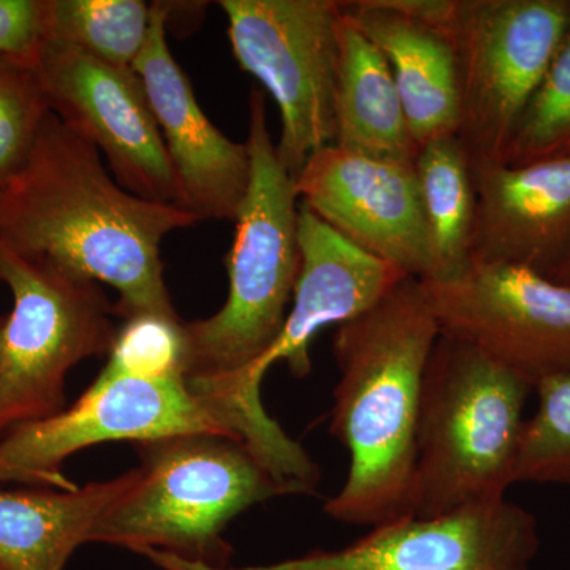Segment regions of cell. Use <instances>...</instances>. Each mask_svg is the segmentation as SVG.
Returning a JSON list of instances; mask_svg holds the SVG:
<instances>
[{"mask_svg":"<svg viewBox=\"0 0 570 570\" xmlns=\"http://www.w3.org/2000/svg\"><path fill=\"white\" fill-rule=\"evenodd\" d=\"M246 145L250 183L227 257V299L214 316L184 322V381L258 459L283 466L298 444L269 417L262 397L247 392L246 379L279 336L294 298L302 266L299 198L269 134L261 86L249 92Z\"/></svg>","mask_w":570,"mask_h":570,"instance_id":"6da1fadb","label":"cell"},{"mask_svg":"<svg viewBox=\"0 0 570 570\" xmlns=\"http://www.w3.org/2000/svg\"><path fill=\"white\" fill-rule=\"evenodd\" d=\"M200 223L178 205L145 200L105 168L99 149L48 115L20 174L0 190V243L116 288V316L178 317L160 246Z\"/></svg>","mask_w":570,"mask_h":570,"instance_id":"7a4b0ae2","label":"cell"},{"mask_svg":"<svg viewBox=\"0 0 570 570\" xmlns=\"http://www.w3.org/2000/svg\"><path fill=\"white\" fill-rule=\"evenodd\" d=\"M439 336L425 288L414 277L337 326L340 381L330 430L348 452V472L325 502L330 519L374 528L412 515L420 397Z\"/></svg>","mask_w":570,"mask_h":570,"instance_id":"3957f363","label":"cell"},{"mask_svg":"<svg viewBox=\"0 0 570 570\" xmlns=\"http://www.w3.org/2000/svg\"><path fill=\"white\" fill-rule=\"evenodd\" d=\"M135 445L140 475L105 512L89 543L227 568L228 523L253 505L296 494L236 439L181 434Z\"/></svg>","mask_w":570,"mask_h":570,"instance_id":"277c9868","label":"cell"},{"mask_svg":"<svg viewBox=\"0 0 570 570\" xmlns=\"http://www.w3.org/2000/svg\"><path fill=\"white\" fill-rule=\"evenodd\" d=\"M527 382L439 336L423 379L414 509L420 519L501 501L515 482Z\"/></svg>","mask_w":570,"mask_h":570,"instance_id":"5b68a950","label":"cell"},{"mask_svg":"<svg viewBox=\"0 0 570 570\" xmlns=\"http://www.w3.org/2000/svg\"><path fill=\"white\" fill-rule=\"evenodd\" d=\"M0 283L13 307L0 321V439L66 409L75 366L108 355L115 306L96 281L0 243Z\"/></svg>","mask_w":570,"mask_h":570,"instance_id":"8992f818","label":"cell"},{"mask_svg":"<svg viewBox=\"0 0 570 570\" xmlns=\"http://www.w3.org/2000/svg\"><path fill=\"white\" fill-rule=\"evenodd\" d=\"M238 66L261 82L281 115L277 156L296 176L314 153L335 145L340 69L336 0H223Z\"/></svg>","mask_w":570,"mask_h":570,"instance_id":"52a82bcc","label":"cell"},{"mask_svg":"<svg viewBox=\"0 0 570 570\" xmlns=\"http://www.w3.org/2000/svg\"><path fill=\"white\" fill-rule=\"evenodd\" d=\"M570 24V0H460L450 33L471 164H504L524 108Z\"/></svg>","mask_w":570,"mask_h":570,"instance_id":"ba28073f","label":"cell"},{"mask_svg":"<svg viewBox=\"0 0 570 570\" xmlns=\"http://www.w3.org/2000/svg\"><path fill=\"white\" fill-rule=\"evenodd\" d=\"M181 434L239 441L183 376L148 379L102 370L70 407L0 439V485L75 489L62 471L75 453L105 442L141 444Z\"/></svg>","mask_w":570,"mask_h":570,"instance_id":"9c48e42d","label":"cell"},{"mask_svg":"<svg viewBox=\"0 0 570 570\" xmlns=\"http://www.w3.org/2000/svg\"><path fill=\"white\" fill-rule=\"evenodd\" d=\"M420 283L442 336L482 352L532 390L570 374V285L523 266L478 262Z\"/></svg>","mask_w":570,"mask_h":570,"instance_id":"30bf717a","label":"cell"},{"mask_svg":"<svg viewBox=\"0 0 570 570\" xmlns=\"http://www.w3.org/2000/svg\"><path fill=\"white\" fill-rule=\"evenodd\" d=\"M539 546L535 517L505 498L431 519L401 517L343 549L269 564L209 568L165 553L149 561L164 570H532Z\"/></svg>","mask_w":570,"mask_h":570,"instance_id":"8fae6325","label":"cell"},{"mask_svg":"<svg viewBox=\"0 0 570 570\" xmlns=\"http://www.w3.org/2000/svg\"><path fill=\"white\" fill-rule=\"evenodd\" d=\"M36 66L52 115L104 153L119 186L145 200L178 205L170 157L134 69L51 40Z\"/></svg>","mask_w":570,"mask_h":570,"instance_id":"7c38bea8","label":"cell"},{"mask_svg":"<svg viewBox=\"0 0 570 570\" xmlns=\"http://www.w3.org/2000/svg\"><path fill=\"white\" fill-rule=\"evenodd\" d=\"M299 204L365 253L425 281L433 273L414 164L326 146L295 176Z\"/></svg>","mask_w":570,"mask_h":570,"instance_id":"4fadbf2b","label":"cell"},{"mask_svg":"<svg viewBox=\"0 0 570 570\" xmlns=\"http://www.w3.org/2000/svg\"><path fill=\"white\" fill-rule=\"evenodd\" d=\"M170 7L151 3L148 39L134 63L174 168L178 206L198 219L234 220L250 183L246 142L225 137L195 99L167 43Z\"/></svg>","mask_w":570,"mask_h":570,"instance_id":"5bb4252c","label":"cell"},{"mask_svg":"<svg viewBox=\"0 0 570 570\" xmlns=\"http://www.w3.org/2000/svg\"><path fill=\"white\" fill-rule=\"evenodd\" d=\"M298 239L302 266L294 298L279 336L247 374L253 396L262 397V381L277 362H284L292 376L306 377L311 343L322 330L362 316L407 277L337 234L303 204Z\"/></svg>","mask_w":570,"mask_h":570,"instance_id":"9a60e30c","label":"cell"},{"mask_svg":"<svg viewBox=\"0 0 570 570\" xmlns=\"http://www.w3.org/2000/svg\"><path fill=\"white\" fill-rule=\"evenodd\" d=\"M471 167L475 186L471 262L554 275L570 258V156L519 167Z\"/></svg>","mask_w":570,"mask_h":570,"instance_id":"2e32d148","label":"cell"},{"mask_svg":"<svg viewBox=\"0 0 570 570\" xmlns=\"http://www.w3.org/2000/svg\"><path fill=\"white\" fill-rule=\"evenodd\" d=\"M344 11L387 59L417 146L459 135V67L452 40L393 9L387 0L343 2Z\"/></svg>","mask_w":570,"mask_h":570,"instance_id":"e0dca14e","label":"cell"},{"mask_svg":"<svg viewBox=\"0 0 570 570\" xmlns=\"http://www.w3.org/2000/svg\"><path fill=\"white\" fill-rule=\"evenodd\" d=\"M140 475L70 490H6L0 485V570H66L71 554L91 542L94 528Z\"/></svg>","mask_w":570,"mask_h":570,"instance_id":"ac0fdd59","label":"cell"},{"mask_svg":"<svg viewBox=\"0 0 570 570\" xmlns=\"http://www.w3.org/2000/svg\"><path fill=\"white\" fill-rule=\"evenodd\" d=\"M335 119V145L340 148L392 163H415L419 146L409 129L387 59L356 28L344 6Z\"/></svg>","mask_w":570,"mask_h":570,"instance_id":"d6986e66","label":"cell"},{"mask_svg":"<svg viewBox=\"0 0 570 570\" xmlns=\"http://www.w3.org/2000/svg\"><path fill=\"white\" fill-rule=\"evenodd\" d=\"M433 273L448 279L471 264L475 186L471 160L456 135L420 146L414 163Z\"/></svg>","mask_w":570,"mask_h":570,"instance_id":"ffe728a7","label":"cell"},{"mask_svg":"<svg viewBox=\"0 0 570 570\" xmlns=\"http://www.w3.org/2000/svg\"><path fill=\"white\" fill-rule=\"evenodd\" d=\"M47 21L48 40L134 69L148 39L151 6L142 0H47Z\"/></svg>","mask_w":570,"mask_h":570,"instance_id":"44dd1931","label":"cell"},{"mask_svg":"<svg viewBox=\"0 0 570 570\" xmlns=\"http://www.w3.org/2000/svg\"><path fill=\"white\" fill-rule=\"evenodd\" d=\"M570 156V24L509 142L510 167Z\"/></svg>","mask_w":570,"mask_h":570,"instance_id":"7402d4cb","label":"cell"},{"mask_svg":"<svg viewBox=\"0 0 570 570\" xmlns=\"http://www.w3.org/2000/svg\"><path fill=\"white\" fill-rule=\"evenodd\" d=\"M538 411L524 420L515 482L570 485V374L534 389Z\"/></svg>","mask_w":570,"mask_h":570,"instance_id":"603a6c76","label":"cell"},{"mask_svg":"<svg viewBox=\"0 0 570 570\" xmlns=\"http://www.w3.org/2000/svg\"><path fill=\"white\" fill-rule=\"evenodd\" d=\"M50 112L36 63L0 55V190L28 163Z\"/></svg>","mask_w":570,"mask_h":570,"instance_id":"cb8c5ba5","label":"cell"},{"mask_svg":"<svg viewBox=\"0 0 570 570\" xmlns=\"http://www.w3.org/2000/svg\"><path fill=\"white\" fill-rule=\"evenodd\" d=\"M104 370L148 379L184 377L186 333L179 317L137 316L118 328Z\"/></svg>","mask_w":570,"mask_h":570,"instance_id":"d4e9b609","label":"cell"},{"mask_svg":"<svg viewBox=\"0 0 570 570\" xmlns=\"http://www.w3.org/2000/svg\"><path fill=\"white\" fill-rule=\"evenodd\" d=\"M47 41V0H0V55L36 63Z\"/></svg>","mask_w":570,"mask_h":570,"instance_id":"484cf974","label":"cell"},{"mask_svg":"<svg viewBox=\"0 0 570 570\" xmlns=\"http://www.w3.org/2000/svg\"><path fill=\"white\" fill-rule=\"evenodd\" d=\"M549 279L554 281V283L570 285V258L554 275H551Z\"/></svg>","mask_w":570,"mask_h":570,"instance_id":"4316f807","label":"cell"},{"mask_svg":"<svg viewBox=\"0 0 570 570\" xmlns=\"http://www.w3.org/2000/svg\"><path fill=\"white\" fill-rule=\"evenodd\" d=\"M0 321H2V317H0Z\"/></svg>","mask_w":570,"mask_h":570,"instance_id":"83f0119b","label":"cell"}]
</instances>
